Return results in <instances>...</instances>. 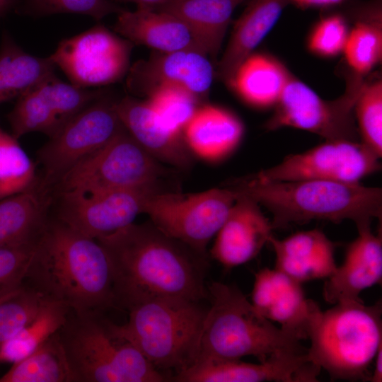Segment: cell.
I'll list each match as a JSON object with an SVG mask.
<instances>
[{
  "label": "cell",
  "mask_w": 382,
  "mask_h": 382,
  "mask_svg": "<svg viewBox=\"0 0 382 382\" xmlns=\"http://www.w3.org/2000/svg\"><path fill=\"white\" fill-rule=\"evenodd\" d=\"M110 259L115 308L156 299L207 298L203 256L151 222L131 224L96 239Z\"/></svg>",
  "instance_id": "6da1fadb"
},
{
  "label": "cell",
  "mask_w": 382,
  "mask_h": 382,
  "mask_svg": "<svg viewBox=\"0 0 382 382\" xmlns=\"http://www.w3.org/2000/svg\"><path fill=\"white\" fill-rule=\"evenodd\" d=\"M24 283L75 311L115 308L112 267L101 244L58 219L36 242Z\"/></svg>",
  "instance_id": "7a4b0ae2"
},
{
  "label": "cell",
  "mask_w": 382,
  "mask_h": 382,
  "mask_svg": "<svg viewBox=\"0 0 382 382\" xmlns=\"http://www.w3.org/2000/svg\"><path fill=\"white\" fill-rule=\"evenodd\" d=\"M227 187L236 196L248 197L272 215L273 228L312 220L354 222L357 229L381 218L382 190L360 183L299 180H263L253 175Z\"/></svg>",
  "instance_id": "3957f363"
},
{
  "label": "cell",
  "mask_w": 382,
  "mask_h": 382,
  "mask_svg": "<svg viewBox=\"0 0 382 382\" xmlns=\"http://www.w3.org/2000/svg\"><path fill=\"white\" fill-rule=\"evenodd\" d=\"M207 293L210 306L195 362L246 356L263 362L273 356L306 352L301 340L261 316L236 286L214 282L207 285Z\"/></svg>",
  "instance_id": "277c9868"
},
{
  "label": "cell",
  "mask_w": 382,
  "mask_h": 382,
  "mask_svg": "<svg viewBox=\"0 0 382 382\" xmlns=\"http://www.w3.org/2000/svg\"><path fill=\"white\" fill-rule=\"evenodd\" d=\"M72 382H162L158 371L120 336L102 311H69L57 332Z\"/></svg>",
  "instance_id": "5b68a950"
},
{
  "label": "cell",
  "mask_w": 382,
  "mask_h": 382,
  "mask_svg": "<svg viewBox=\"0 0 382 382\" xmlns=\"http://www.w3.org/2000/svg\"><path fill=\"white\" fill-rule=\"evenodd\" d=\"M382 306L344 301L313 315L308 359L332 379L369 381V367L382 345Z\"/></svg>",
  "instance_id": "8992f818"
},
{
  "label": "cell",
  "mask_w": 382,
  "mask_h": 382,
  "mask_svg": "<svg viewBox=\"0 0 382 382\" xmlns=\"http://www.w3.org/2000/svg\"><path fill=\"white\" fill-rule=\"evenodd\" d=\"M127 311V323L114 324L117 333L135 346L158 371L175 375L195 362L207 313L199 302L156 299Z\"/></svg>",
  "instance_id": "52a82bcc"
},
{
  "label": "cell",
  "mask_w": 382,
  "mask_h": 382,
  "mask_svg": "<svg viewBox=\"0 0 382 382\" xmlns=\"http://www.w3.org/2000/svg\"><path fill=\"white\" fill-rule=\"evenodd\" d=\"M166 170L125 129L71 168L54 186L58 192H96L159 187Z\"/></svg>",
  "instance_id": "ba28073f"
},
{
  "label": "cell",
  "mask_w": 382,
  "mask_h": 382,
  "mask_svg": "<svg viewBox=\"0 0 382 382\" xmlns=\"http://www.w3.org/2000/svg\"><path fill=\"white\" fill-rule=\"evenodd\" d=\"M236 199L227 187L188 194L159 190L149 196L143 214L162 233L203 256Z\"/></svg>",
  "instance_id": "9c48e42d"
},
{
  "label": "cell",
  "mask_w": 382,
  "mask_h": 382,
  "mask_svg": "<svg viewBox=\"0 0 382 382\" xmlns=\"http://www.w3.org/2000/svg\"><path fill=\"white\" fill-rule=\"evenodd\" d=\"M361 76L354 74L347 81L342 95L325 100L292 75L265 128L272 131L289 127L310 132L325 140H356L359 134L354 110L365 83Z\"/></svg>",
  "instance_id": "30bf717a"
},
{
  "label": "cell",
  "mask_w": 382,
  "mask_h": 382,
  "mask_svg": "<svg viewBox=\"0 0 382 382\" xmlns=\"http://www.w3.org/2000/svg\"><path fill=\"white\" fill-rule=\"evenodd\" d=\"M115 102L101 96L50 137L37 154L43 170L41 186L50 190L71 168L125 129Z\"/></svg>",
  "instance_id": "8fae6325"
},
{
  "label": "cell",
  "mask_w": 382,
  "mask_h": 382,
  "mask_svg": "<svg viewBox=\"0 0 382 382\" xmlns=\"http://www.w3.org/2000/svg\"><path fill=\"white\" fill-rule=\"evenodd\" d=\"M134 44L98 24L60 41L50 56L71 83L83 88L111 84L129 69Z\"/></svg>",
  "instance_id": "7c38bea8"
},
{
  "label": "cell",
  "mask_w": 382,
  "mask_h": 382,
  "mask_svg": "<svg viewBox=\"0 0 382 382\" xmlns=\"http://www.w3.org/2000/svg\"><path fill=\"white\" fill-rule=\"evenodd\" d=\"M379 158L361 141L325 140L304 152L289 155L277 165L253 175L263 180L360 183L361 180L379 169Z\"/></svg>",
  "instance_id": "4fadbf2b"
},
{
  "label": "cell",
  "mask_w": 382,
  "mask_h": 382,
  "mask_svg": "<svg viewBox=\"0 0 382 382\" xmlns=\"http://www.w3.org/2000/svg\"><path fill=\"white\" fill-rule=\"evenodd\" d=\"M159 187L96 192H59L57 219L88 237L97 239L133 223L143 214L149 196Z\"/></svg>",
  "instance_id": "5bb4252c"
},
{
  "label": "cell",
  "mask_w": 382,
  "mask_h": 382,
  "mask_svg": "<svg viewBox=\"0 0 382 382\" xmlns=\"http://www.w3.org/2000/svg\"><path fill=\"white\" fill-rule=\"evenodd\" d=\"M103 93L76 86L52 75L18 98L8 114L12 135L17 139L33 132L51 137L66 122Z\"/></svg>",
  "instance_id": "9a60e30c"
},
{
  "label": "cell",
  "mask_w": 382,
  "mask_h": 382,
  "mask_svg": "<svg viewBox=\"0 0 382 382\" xmlns=\"http://www.w3.org/2000/svg\"><path fill=\"white\" fill-rule=\"evenodd\" d=\"M307 352V351H306ZM273 356L260 364L238 360L197 361L172 376L177 382H313L320 369L308 358L307 352Z\"/></svg>",
  "instance_id": "2e32d148"
},
{
  "label": "cell",
  "mask_w": 382,
  "mask_h": 382,
  "mask_svg": "<svg viewBox=\"0 0 382 382\" xmlns=\"http://www.w3.org/2000/svg\"><path fill=\"white\" fill-rule=\"evenodd\" d=\"M214 76L212 64L204 52L192 50L158 52L129 68L127 87L133 93L148 96L158 86L177 85L200 100L209 93Z\"/></svg>",
  "instance_id": "e0dca14e"
},
{
  "label": "cell",
  "mask_w": 382,
  "mask_h": 382,
  "mask_svg": "<svg viewBox=\"0 0 382 382\" xmlns=\"http://www.w3.org/2000/svg\"><path fill=\"white\" fill-rule=\"evenodd\" d=\"M250 302L261 316L299 340L308 339L311 319L320 308L306 298L301 283L275 268L255 274Z\"/></svg>",
  "instance_id": "ac0fdd59"
},
{
  "label": "cell",
  "mask_w": 382,
  "mask_h": 382,
  "mask_svg": "<svg viewBox=\"0 0 382 382\" xmlns=\"http://www.w3.org/2000/svg\"><path fill=\"white\" fill-rule=\"evenodd\" d=\"M260 207L248 197L236 196L211 250L212 257L224 267L250 261L269 242L273 227Z\"/></svg>",
  "instance_id": "d6986e66"
},
{
  "label": "cell",
  "mask_w": 382,
  "mask_h": 382,
  "mask_svg": "<svg viewBox=\"0 0 382 382\" xmlns=\"http://www.w3.org/2000/svg\"><path fill=\"white\" fill-rule=\"evenodd\" d=\"M382 279V240L370 226L358 229V236L348 245L344 262L337 267L323 286V297L332 304L361 300L360 293Z\"/></svg>",
  "instance_id": "ffe728a7"
},
{
  "label": "cell",
  "mask_w": 382,
  "mask_h": 382,
  "mask_svg": "<svg viewBox=\"0 0 382 382\" xmlns=\"http://www.w3.org/2000/svg\"><path fill=\"white\" fill-rule=\"evenodd\" d=\"M115 108L127 132L154 158L177 168L190 165L183 134L165 125L146 100L125 96L115 102Z\"/></svg>",
  "instance_id": "44dd1931"
},
{
  "label": "cell",
  "mask_w": 382,
  "mask_h": 382,
  "mask_svg": "<svg viewBox=\"0 0 382 382\" xmlns=\"http://www.w3.org/2000/svg\"><path fill=\"white\" fill-rule=\"evenodd\" d=\"M117 16L115 33L133 44L143 45L160 52L192 50L207 54L187 25L168 12L137 7L134 11L124 8Z\"/></svg>",
  "instance_id": "7402d4cb"
},
{
  "label": "cell",
  "mask_w": 382,
  "mask_h": 382,
  "mask_svg": "<svg viewBox=\"0 0 382 382\" xmlns=\"http://www.w3.org/2000/svg\"><path fill=\"white\" fill-rule=\"evenodd\" d=\"M269 243L275 253V269L302 284L328 279L337 265L335 244L318 229L304 231L284 239L272 236Z\"/></svg>",
  "instance_id": "603a6c76"
},
{
  "label": "cell",
  "mask_w": 382,
  "mask_h": 382,
  "mask_svg": "<svg viewBox=\"0 0 382 382\" xmlns=\"http://www.w3.org/2000/svg\"><path fill=\"white\" fill-rule=\"evenodd\" d=\"M243 134V125L236 115L211 105L198 107L183 132L190 154L209 162L230 156Z\"/></svg>",
  "instance_id": "cb8c5ba5"
},
{
  "label": "cell",
  "mask_w": 382,
  "mask_h": 382,
  "mask_svg": "<svg viewBox=\"0 0 382 382\" xmlns=\"http://www.w3.org/2000/svg\"><path fill=\"white\" fill-rule=\"evenodd\" d=\"M289 0H250L236 21L219 64L220 78L230 83L241 64L276 24Z\"/></svg>",
  "instance_id": "d4e9b609"
},
{
  "label": "cell",
  "mask_w": 382,
  "mask_h": 382,
  "mask_svg": "<svg viewBox=\"0 0 382 382\" xmlns=\"http://www.w3.org/2000/svg\"><path fill=\"white\" fill-rule=\"evenodd\" d=\"M49 192L37 181L28 190L0 200V246L37 240L49 221Z\"/></svg>",
  "instance_id": "484cf974"
},
{
  "label": "cell",
  "mask_w": 382,
  "mask_h": 382,
  "mask_svg": "<svg viewBox=\"0 0 382 382\" xmlns=\"http://www.w3.org/2000/svg\"><path fill=\"white\" fill-rule=\"evenodd\" d=\"M291 76L272 57L252 53L238 66L228 86L248 105L268 108L277 104Z\"/></svg>",
  "instance_id": "4316f807"
},
{
  "label": "cell",
  "mask_w": 382,
  "mask_h": 382,
  "mask_svg": "<svg viewBox=\"0 0 382 382\" xmlns=\"http://www.w3.org/2000/svg\"><path fill=\"white\" fill-rule=\"evenodd\" d=\"M243 0H173L158 9L184 22L204 47L208 56L216 59L236 6Z\"/></svg>",
  "instance_id": "83f0119b"
},
{
  "label": "cell",
  "mask_w": 382,
  "mask_h": 382,
  "mask_svg": "<svg viewBox=\"0 0 382 382\" xmlns=\"http://www.w3.org/2000/svg\"><path fill=\"white\" fill-rule=\"evenodd\" d=\"M50 57L25 52L8 35L0 49V103L19 98L54 74Z\"/></svg>",
  "instance_id": "f1b7e54d"
},
{
  "label": "cell",
  "mask_w": 382,
  "mask_h": 382,
  "mask_svg": "<svg viewBox=\"0 0 382 382\" xmlns=\"http://www.w3.org/2000/svg\"><path fill=\"white\" fill-rule=\"evenodd\" d=\"M347 37L343 50L346 61L354 74L370 71L382 57V12L380 1L360 12Z\"/></svg>",
  "instance_id": "f546056e"
},
{
  "label": "cell",
  "mask_w": 382,
  "mask_h": 382,
  "mask_svg": "<svg viewBox=\"0 0 382 382\" xmlns=\"http://www.w3.org/2000/svg\"><path fill=\"white\" fill-rule=\"evenodd\" d=\"M70 309L45 299L35 318L0 347V363H16L25 358L55 334Z\"/></svg>",
  "instance_id": "4dcf8cb0"
},
{
  "label": "cell",
  "mask_w": 382,
  "mask_h": 382,
  "mask_svg": "<svg viewBox=\"0 0 382 382\" xmlns=\"http://www.w3.org/2000/svg\"><path fill=\"white\" fill-rule=\"evenodd\" d=\"M57 332L32 354L12 364L0 382H72Z\"/></svg>",
  "instance_id": "1f68e13d"
},
{
  "label": "cell",
  "mask_w": 382,
  "mask_h": 382,
  "mask_svg": "<svg viewBox=\"0 0 382 382\" xmlns=\"http://www.w3.org/2000/svg\"><path fill=\"white\" fill-rule=\"evenodd\" d=\"M35 168L17 139L0 129V200L36 183Z\"/></svg>",
  "instance_id": "d6a6232c"
},
{
  "label": "cell",
  "mask_w": 382,
  "mask_h": 382,
  "mask_svg": "<svg viewBox=\"0 0 382 382\" xmlns=\"http://www.w3.org/2000/svg\"><path fill=\"white\" fill-rule=\"evenodd\" d=\"M199 100L185 88L171 84L157 87L147 96L146 100L165 125L182 134L198 108Z\"/></svg>",
  "instance_id": "836d02e7"
},
{
  "label": "cell",
  "mask_w": 382,
  "mask_h": 382,
  "mask_svg": "<svg viewBox=\"0 0 382 382\" xmlns=\"http://www.w3.org/2000/svg\"><path fill=\"white\" fill-rule=\"evenodd\" d=\"M361 142L379 158L382 155V81L365 82L354 105Z\"/></svg>",
  "instance_id": "e575fe53"
},
{
  "label": "cell",
  "mask_w": 382,
  "mask_h": 382,
  "mask_svg": "<svg viewBox=\"0 0 382 382\" xmlns=\"http://www.w3.org/2000/svg\"><path fill=\"white\" fill-rule=\"evenodd\" d=\"M44 301L25 283L0 299V347L35 318Z\"/></svg>",
  "instance_id": "d590c367"
},
{
  "label": "cell",
  "mask_w": 382,
  "mask_h": 382,
  "mask_svg": "<svg viewBox=\"0 0 382 382\" xmlns=\"http://www.w3.org/2000/svg\"><path fill=\"white\" fill-rule=\"evenodd\" d=\"M24 8L37 16L74 13L96 21L124 9L113 0H25Z\"/></svg>",
  "instance_id": "8d00e7d4"
},
{
  "label": "cell",
  "mask_w": 382,
  "mask_h": 382,
  "mask_svg": "<svg viewBox=\"0 0 382 382\" xmlns=\"http://www.w3.org/2000/svg\"><path fill=\"white\" fill-rule=\"evenodd\" d=\"M348 35L345 18L340 14H331L313 26L308 38V48L318 56L332 57L343 52Z\"/></svg>",
  "instance_id": "74e56055"
},
{
  "label": "cell",
  "mask_w": 382,
  "mask_h": 382,
  "mask_svg": "<svg viewBox=\"0 0 382 382\" xmlns=\"http://www.w3.org/2000/svg\"><path fill=\"white\" fill-rule=\"evenodd\" d=\"M36 242L0 246V299L24 284Z\"/></svg>",
  "instance_id": "f35d334b"
},
{
  "label": "cell",
  "mask_w": 382,
  "mask_h": 382,
  "mask_svg": "<svg viewBox=\"0 0 382 382\" xmlns=\"http://www.w3.org/2000/svg\"><path fill=\"white\" fill-rule=\"evenodd\" d=\"M347 0H289L301 7H325L336 5Z\"/></svg>",
  "instance_id": "ab89813d"
},
{
  "label": "cell",
  "mask_w": 382,
  "mask_h": 382,
  "mask_svg": "<svg viewBox=\"0 0 382 382\" xmlns=\"http://www.w3.org/2000/svg\"><path fill=\"white\" fill-rule=\"evenodd\" d=\"M134 3L137 7H147L154 9H160L168 4L173 0H115V1Z\"/></svg>",
  "instance_id": "60d3db41"
},
{
  "label": "cell",
  "mask_w": 382,
  "mask_h": 382,
  "mask_svg": "<svg viewBox=\"0 0 382 382\" xmlns=\"http://www.w3.org/2000/svg\"><path fill=\"white\" fill-rule=\"evenodd\" d=\"M374 370L369 381L372 382L382 381V345L379 347L375 357Z\"/></svg>",
  "instance_id": "b9f144b4"
},
{
  "label": "cell",
  "mask_w": 382,
  "mask_h": 382,
  "mask_svg": "<svg viewBox=\"0 0 382 382\" xmlns=\"http://www.w3.org/2000/svg\"><path fill=\"white\" fill-rule=\"evenodd\" d=\"M17 0H0V18L7 13L16 4Z\"/></svg>",
  "instance_id": "7bdbcfd3"
}]
</instances>
